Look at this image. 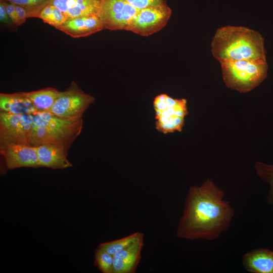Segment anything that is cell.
I'll return each instance as SVG.
<instances>
[{
    "label": "cell",
    "instance_id": "6da1fadb",
    "mask_svg": "<svg viewBox=\"0 0 273 273\" xmlns=\"http://www.w3.org/2000/svg\"><path fill=\"white\" fill-rule=\"evenodd\" d=\"M223 197V191L209 179L200 186L191 187L177 225V237L211 240L227 231L235 211Z\"/></svg>",
    "mask_w": 273,
    "mask_h": 273
},
{
    "label": "cell",
    "instance_id": "7a4b0ae2",
    "mask_svg": "<svg viewBox=\"0 0 273 273\" xmlns=\"http://www.w3.org/2000/svg\"><path fill=\"white\" fill-rule=\"evenodd\" d=\"M211 51L219 63L266 61L263 37L258 32L244 26L228 25L218 28L212 39Z\"/></svg>",
    "mask_w": 273,
    "mask_h": 273
},
{
    "label": "cell",
    "instance_id": "3957f363",
    "mask_svg": "<svg viewBox=\"0 0 273 273\" xmlns=\"http://www.w3.org/2000/svg\"><path fill=\"white\" fill-rule=\"evenodd\" d=\"M33 116L32 146L52 144L68 150L82 129V118H63L48 111H37Z\"/></svg>",
    "mask_w": 273,
    "mask_h": 273
},
{
    "label": "cell",
    "instance_id": "277c9868",
    "mask_svg": "<svg viewBox=\"0 0 273 273\" xmlns=\"http://www.w3.org/2000/svg\"><path fill=\"white\" fill-rule=\"evenodd\" d=\"M220 64L226 86L240 93L251 91L267 75L268 65L265 61L240 60Z\"/></svg>",
    "mask_w": 273,
    "mask_h": 273
},
{
    "label": "cell",
    "instance_id": "5b68a950",
    "mask_svg": "<svg viewBox=\"0 0 273 273\" xmlns=\"http://www.w3.org/2000/svg\"><path fill=\"white\" fill-rule=\"evenodd\" d=\"M155 128L163 134L181 131L188 114L185 99H174L166 94L155 97L153 102Z\"/></svg>",
    "mask_w": 273,
    "mask_h": 273
},
{
    "label": "cell",
    "instance_id": "8992f818",
    "mask_svg": "<svg viewBox=\"0 0 273 273\" xmlns=\"http://www.w3.org/2000/svg\"><path fill=\"white\" fill-rule=\"evenodd\" d=\"M33 114L0 112V146L11 144L32 145Z\"/></svg>",
    "mask_w": 273,
    "mask_h": 273
},
{
    "label": "cell",
    "instance_id": "52a82bcc",
    "mask_svg": "<svg viewBox=\"0 0 273 273\" xmlns=\"http://www.w3.org/2000/svg\"><path fill=\"white\" fill-rule=\"evenodd\" d=\"M95 101L94 97L84 93L73 81L66 90L61 92L48 112L63 118H80Z\"/></svg>",
    "mask_w": 273,
    "mask_h": 273
},
{
    "label": "cell",
    "instance_id": "ba28073f",
    "mask_svg": "<svg viewBox=\"0 0 273 273\" xmlns=\"http://www.w3.org/2000/svg\"><path fill=\"white\" fill-rule=\"evenodd\" d=\"M172 10L166 4L139 10L130 21L126 30L148 36L161 30L167 24Z\"/></svg>",
    "mask_w": 273,
    "mask_h": 273
},
{
    "label": "cell",
    "instance_id": "9c48e42d",
    "mask_svg": "<svg viewBox=\"0 0 273 273\" xmlns=\"http://www.w3.org/2000/svg\"><path fill=\"white\" fill-rule=\"evenodd\" d=\"M138 11L125 0H102L98 15L104 28L111 31L125 30Z\"/></svg>",
    "mask_w": 273,
    "mask_h": 273
},
{
    "label": "cell",
    "instance_id": "30bf717a",
    "mask_svg": "<svg viewBox=\"0 0 273 273\" xmlns=\"http://www.w3.org/2000/svg\"><path fill=\"white\" fill-rule=\"evenodd\" d=\"M0 153L9 169L40 167L35 146L17 144L0 146Z\"/></svg>",
    "mask_w": 273,
    "mask_h": 273
},
{
    "label": "cell",
    "instance_id": "8fae6325",
    "mask_svg": "<svg viewBox=\"0 0 273 273\" xmlns=\"http://www.w3.org/2000/svg\"><path fill=\"white\" fill-rule=\"evenodd\" d=\"M104 29L98 15L81 16L67 20L57 29L74 38L85 37Z\"/></svg>",
    "mask_w": 273,
    "mask_h": 273
},
{
    "label": "cell",
    "instance_id": "7c38bea8",
    "mask_svg": "<svg viewBox=\"0 0 273 273\" xmlns=\"http://www.w3.org/2000/svg\"><path fill=\"white\" fill-rule=\"evenodd\" d=\"M39 164L53 169H63L72 166L67 158L68 150L64 147L52 144L36 146Z\"/></svg>",
    "mask_w": 273,
    "mask_h": 273
},
{
    "label": "cell",
    "instance_id": "4fadbf2b",
    "mask_svg": "<svg viewBox=\"0 0 273 273\" xmlns=\"http://www.w3.org/2000/svg\"><path fill=\"white\" fill-rule=\"evenodd\" d=\"M102 0H49L48 4L61 10L68 19L98 15Z\"/></svg>",
    "mask_w": 273,
    "mask_h": 273
},
{
    "label": "cell",
    "instance_id": "5bb4252c",
    "mask_svg": "<svg viewBox=\"0 0 273 273\" xmlns=\"http://www.w3.org/2000/svg\"><path fill=\"white\" fill-rule=\"evenodd\" d=\"M144 238L113 255V273H133L140 261Z\"/></svg>",
    "mask_w": 273,
    "mask_h": 273
},
{
    "label": "cell",
    "instance_id": "9a60e30c",
    "mask_svg": "<svg viewBox=\"0 0 273 273\" xmlns=\"http://www.w3.org/2000/svg\"><path fill=\"white\" fill-rule=\"evenodd\" d=\"M242 264L248 271L253 273H273V251L259 248L245 254Z\"/></svg>",
    "mask_w": 273,
    "mask_h": 273
},
{
    "label": "cell",
    "instance_id": "2e32d148",
    "mask_svg": "<svg viewBox=\"0 0 273 273\" xmlns=\"http://www.w3.org/2000/svg\"><path fill=\"white\" fill-rule=\"evenodd\" d=\"M1 111L15 114L29 115L38 111L22 92L12 94H0Z\"/></svg>",
    "mask_w": 273,
    "mask_h": 273
},
{
    "label": "cell",
    "instance_id": "e0dca14e",
    "mask_svg": "<svg viewBox=\"0 0 273 273\" xmlns=\"http://www.w3.org/2000/svg\"><path fill=\"white\" fill-rule=\"evenodd\" d=\"M61 91L48 87L37 90L24 92L38 111H49L59 96Z\"/></svg>",
    "mask_w": 273,
    "mask_h": 273
},
{
    "label": "cell",
    "instance_id": "ac0fdd59",
    "mask_svg": "<svg viewBox=\"0 0 273 273\" xmlns=\"http://www.w3.org/2000/svg\"><path fill=\"white\" fill-rule=\"evenodd\" d=\"M142 238H144L143 233L135 232L119 239L101 243L99 246L109 254L114 255Z\"/></svg>",
    "mask_w": 273,
    "mask_h": 273
},
{
    "label": "cell",
    "instance_id": "d6986e66",
    "mask_svg": "<svg viewBox=\"0 0 273 273\" xmlns=\"http://www.w3.org/2000/svg\"><path fill=\"white\" fill-rule=\"evenodd\" d=\"M38 18L57 29L67 20L64 13L58 8L51 5H47L41 11Z\"/></svg>",
    "mask_w": 273,
    "mask_h": 273
},
{
    "label": "cell",
    "instance_id": "ffe728a7",
    "mask_svg": "<svg viewBox=\"0 0 273 273\" xmlns=\"http://www.w3.org/2000/svg\"><path fill=\"white\" fill-rule=\"evenodd\" d=\"M254 167L259 177L269 184V189L266 200L269 204H273V164L257 162Z\"/></svg>",
    "mask_w": 273,
    "mask_h": 273
},
{
    "label": "cell",
    "instance_id": "44dd1931",
    "mask_svg": "<svg viewBox=\"0 0 273 273\" xmlns=\"http://www.w3.org/2000/svg\"><path fill=\"white\" fill-rule=\"evenodd\" d=\"M95 265L103 273H113V255L99 246L95 252Z\"/></svg>",
    "mask_w": 273,
    "mask_h": 273
},
{
    "label": "cell",
    "instance_id": "7402d4cb",
    "mask_svg": "<svg viewBox=\"0 0 273 273\" xmlns=\"http://www.w3.org/2000/svg\"><path fill=\"white\" fill-rule=\"evenodd\" d=\"M22 7L28 12L30 18H38L42 9L48 5L49 0H4Z\"/></svg>",
    "mask_w": 273,
    "mask_h": 273
},
{
    "label": "cell",
    "instance_id": "603a6c76",
    "mask_svg": "<svg viewBox=\"0 0 273 273\" xmlns=\"http://www.w3.org/2000/svg\"><path fill=\"white\" fill-rule=\"evenodd\" d=\"M138 10L148 7L166 4L167 0H125Z\"/></svg>",
    "mask_w": 273,
    "mask_h": 273
},
{
    "label": "cell",
    "instance_id": "cb8c5ba5",
    "mask_svg": "<svg viewBox=\"0 0 273 273\" xmlns=\"http://www.w3.org/2000/svg\"><path fill=\"white\" fill-rule=\"evenodd\" d=\"M5 1L8 15L15 27L19 26L18 15L16 12V5L12 3Z\"/></svg>",
    "mask_w": 273,
    "mask_h": 273
},
{
    "label": "cell",
    "instance_id": "d4e9b609",
    "mask_svg": "<svg viewBox=\"0 0 273 273\" xmlns=\"http://www.w3.org/2000/svg\"><path fill=\"white\" fill-rule=\"evenodd\" d=\"M0 20L3 24L8 26H15L9 18L4 0H0Z\"/></svg>",
    "mask_w": 273,
    "mask_h": 273
},
{
    "label": "cell",
    "instance_id": "484cf974",
    "mask_svg": "<svg viewBox=\"0 0 273 273\" xmlns=\"http://www.w3.org/2000/svg\"><path fill=\"white\" fill-rule=\"evenodd\" d=\"M16 12L18 15L19 25L23 24L28 18H29L28 11L24 8L16 5Z\"/></svg>",
    "mask_w": 273,
    "mask_h": 273
}]
</instances>
